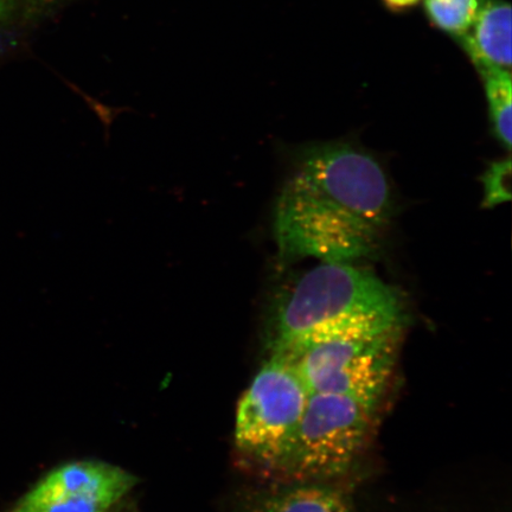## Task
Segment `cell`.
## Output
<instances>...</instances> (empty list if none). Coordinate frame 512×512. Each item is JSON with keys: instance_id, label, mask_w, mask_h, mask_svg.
I'll return each instance as SVG.
<instances>
[{"instance_id": "6da1fadb", "label": "cell", "mask_w": 512, "mask_h": 512, "mask_svg": "<svg viewBox=\"0 0 512 512\" xmlns=\"http://www.w3.org/2000/svg\"><path fill=\"white\" fill-rule=\"evenodd\" d=\"M392 213L381 165L345 144L315 147L288 177L274 209L273 232L284 262H354L377 248Z\"/></svg>"}, {"instance_id": "7a4b0ae2", "label": "cell", "mask_w": 512, "mask_h": 512, "mask_svg": "<svg viewBox=\"0 0 512 512\" xmlns=\"http://www.w3.org/2000/svg\"><path fill=\"white\" fill-rule=\"evenodd\" d=\"M398 291L351 262H320L273 293L266 313L268 354L339 326L403 322Z\"/></svg>"}, {"instance_id": "3957f363", "label": "cell", "mask_w": 512, "mask_h": 512, "mask_svg": "<svg viewBox=\"0 0 512 512\" xmlns=\"http://www.w3.org/2000/svg\"><path fill=\"white\" fill-rule=\"evenodd\" d=\"M402 324L374 320L339 326L278 354L292 362L310 394L380 403L394 373Z\"/></svg>"}, {"instance_id": "277c9868", "label": "cell", "mask_w": 512, "mask_h": 512, "mask_svg": "<svg viewBox=\"0 0 512 512\" xmlns=\"http://www.w3.org/2000/svg\"><path fill=\"white\" fill-rule=\"evenodd\" d=\"M309 398L292 362L278 352L268 354L236 411L234 445L242 462L279 476Z\"/></svg>"}, {"instance_id": "5b68a950", "label": "cell", "mask_w": 512, "mask_h": 512, "mask_svg": "<svg viewBox=\"0 0 512 512\" xmlns=\"http://www.w3.org/2000/svg\"><path fill=\"white\" fill-rule=\"evenodd\" d=\"M379 406L354 396L310 394L279 476L326 482L343 475L361 456Z\"/></svg>"}, {"instance_id": "8992f818", "label": "cell", "mask_w": 512, "mask_h": 512, "mask_svg": "<svg viewBox=\"0 0 512 512\" xmlns=\"http://www.w3.org/2000/svg\"><path fill=\"white\" fill-rule=\"evenodd\" d=\"M136 483L118 466L95 460L68 463L44 477L12 512H107Z\"/></svg>"}, {"instance_id": "52a82bcc", "label": "cell", "mask_w": 512, "mask_h": 512, "mask_svg": "<svg viewBox=\"0 0 512 512\" xmlns=\"http://www.w3.org/2000/svg\"><path fill=\"white\" fill-rule=\"evenodd\" d=\"M242 512H351L347 494L320 480H286L255 491Z\"/></svg>"}, {"instance_id": "ba28073f", "label": "cell", "mask_w": 512, "mask_h": 512, "mask_svg": "<svg viewBox=\"0 0 512 512\" xmlns=\"http://www.w3.org/2000/svg\"><path fill=\"white\" fill-rule=\"evenodd\" d=\"M512 10L503 0H482L467 34L459 38L473 64L511 68Z\"/></svg>"}, {"instance_id": "9c48e42d", "label": "cell", "mask_w": 512, "mask_h": 512, "mask_svg": "<svg viewBox=\"0 0 512 512\" xmlns=\"http://www.w3.org/2000/svg\"><path fill=\"white\" fill-rule=\"evenodd\" d=\"M482 76L492 126L499 142L511 150L512 142V78L510 69L475 64Z\"/></svg>"}, {"instance_id": "30bf717a", "label": "cell", "mask_w": 512, "mask_h": 512, "mask_svg": "<svg viewBox=\"0 0 512 512\" xmlns=\"http://www.w3.org/2000/svg\"><path fill=\"white\" fill-rule=\"evenodd\" d=\"M48 0H0V63L22 50Z\"/></svg>"}, {"instance_id": "8fae6325", "label": "cell", "mask_w": 512, "mask_h": 512, "mask_svg": "<svg viewBox=\"0 0 512 512\" xmlns=\"http://www.w3.org/2000/svg\"><path fill=\"white\" fill-rule=\"evenodd\" d=\"M428 21L454 38H462L475 23L482 0H422Z\"/></svg>"}, {"instance_id": "7c38bea8", "label": "cell", "mask_w": 512, "mask_h": 512, "mask_svg": "<svg viewBox=\"0 0 512 512\" xmlns=\"http://www.w3.org/2000/svg\"><path fill=\"white\" fill-rule=\"evenodd\" d=\"M484 207L494 208L511 200V159L492 163L484 178Z\"/></svg>"}, {"instance_id": "4fadbf2b", "label": "cell", "mask_w": 512, "mask_h": 512, "mask_svg": "<svg viewBox=\"0 0 512 512\" xmlns=\"http://www.w3.org/2000/svg\"><path fill=\"white\" fill-rule=\"evenodd\" d=\"M389 10L405 11L414 8L422 0H382Z\"/></svg>"}]
</instances>
